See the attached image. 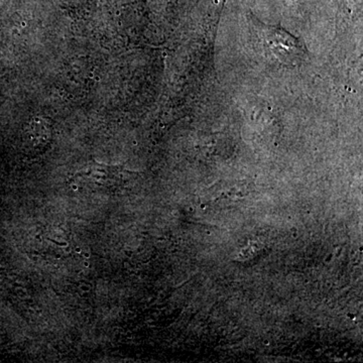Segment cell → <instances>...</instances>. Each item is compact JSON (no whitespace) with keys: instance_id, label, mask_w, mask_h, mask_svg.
Here are the masks:
<instances>
[{"instance_id":"1","label":"cell","mask_w":363,"mask_h":363,"mask_svg":"<svg viewBox=\"0 0 363 363\" xmlns=\"http://www.w3.org/2000/svg\"><path fill=\"white\" fill-rule=\"evenodd\" d=\"M250 26L255 42L267 58L277 60L284 65L293 66L305 58L307 50L304 44L283 28L267 26L253 16H250Z\"/></svg>"},{"instance_id":"2","label":"cell","mask_w":363,"mask_h":363,"mask_svg":"<svg viewBox=\"0 0 363 363\" xmlns=\"http://www.w3.org/2000/svg\"><path fill=\"white\" fill-rule=\"evenodd\" d=\"M87 1L88 0H65L66 4L71 6H81Z\"/></svg>"}]
</instances>
